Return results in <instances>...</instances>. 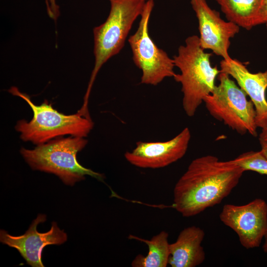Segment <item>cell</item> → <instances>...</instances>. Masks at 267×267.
I'll return each instance as SVG.
<instances>
[{
  "mask_svg": "<svg viewBox=\"0 0 267 267\" xmlns=\"http://www.w3.org/2000/svg\"><path fill=\"white\" fill-rule=\"evenodd\" d=\"M245 171L232 162L208 155L193 160L174 188L175 208L190 217L220 203L237 185Z\"/></svg>",
  "mask_w": 267,
  "mask_h": 267,
  "instance_id": "obj_1",
  "label": "cell"
},
{
  "mask_svg": "<svg viewBox=\"0 0 267 267\" xmlns=\"http://www.w3.org/2000/svg\"><path fill=\"white\" fill-rule=\"evenodd\" d=\"M212 55L201 47L199 36L192 35L185 39L184 44L179 46L178 54L173 58L175 67L180 71L173 78L181 86L182 107L189 117L195 115L216 86L215 80L221 70L212 66Z\"/></svg>",
  "mask_w": 267,
  "mask_h": 267,
  "instance_id": "obj_2",
  "label": "cell"
},
{
  "mask_svg": "<svg viewBox=\"0 0 267 267\" xmlns=\"http://www.w3.org/2000/svg\"><path fill=\"white\" fill-rule=\"evenodd\" d=\"M87 143L84 137L71 136L39 144L33 149L22 147L20 153L33 170L53 174L67 185L73 186L86 175L103 181V175L85 168L77 160V153Z\"/></svg>",
  "mask_w": 267,
  "mask_h": 267,
  "instance_id": "obj_3",
  "label": "cell"
},
{
  "mask_svg": "<svg viewBox=\"0 0 267 267\" xmlns=\"http://www.w3.org/2000/svg\"><path fill=\"white\" fill-rule=\"evenodd\" d=\"M8 91L23 99L33 112L30 122L22 120L16 125L15 129L20 133V138L23 141L39 145L65 135L85 137L93 127L91 118L78 112L65 115L54 109L46 100L41 105H35L27 94L15 87H12Z\"/></svg>",
  "mask_w": 267,
  "mask_h": 267,
  "instance_id": "obj_4",
  "label": "cell"
},
{
  "mask_svg": "<svg viewBox=\"0 0 267 267\" xmlns=\"http://www.w3.org/2000/svg\"><path fill=\"white\" fill-rule=\"evenodd\" d=\"M110 10L105 21L93 30L95 57L93 68L83 106L88 100L95 78L103 65L118 54L136 19L140 16L148 0H109Z\"/></svg>",
  "mask_w": 267,
  "mask_h": 267,
  "instance_id": "obj_5",
  "label": "cell"
},
{
  "mask_svg": "<svg viewBox=\"0 0 267 267\" xmlns=\"http://www.w3.org/2000/svg\"><path fill=\"white\" fill-rule=\"evenodd\" d=\"M219 84L203 102L210 114L241 134L257 136L256 112L246 92L227 74L222 72Z\"/></svg>",
  "mask_w": 267,
  "mask_h": 267,
  "instance_id": "obj_6",
  "label": "cell"
},
{
  "mask_svg": "<svg viewBox=\"0 0 267 267\" xmlns=\"http://www.w3.org/2000/svg\"><path fill=\"white\" fill-rule=\"evenodd\" d=\"M154 6L153 0L146 1L137 30L130 36L128 42L133 61L142 72L140 83L156 86L166 78L174 77L176 73L173 58L157 46L149 33L148 24Z\"/></svg>",
  "mask_w": 267,
  "mask_h": 267,
  "instance_id": "obj_7",
  "label": "cell"
},
{
  "mask_svg": "<svg viewBox=\"0 0 267 267\" xmlns=\"http://www.w3.org/2000/svg\"><path fill=\"white\" fill-rule=\"evenodd\" d=\"M220 219L236 232L243 247H258L267 230V203L256 198L243 205L225 204Z\"/></svg>",
  "mask_w": 267,
  "mask_h": 267,
  "instance_id": "obj_8",
  "label": "cell"
},
{
  "mask_svg": "<svg viewBox=\"0 0 267 267\" xmlns=\"http://www.w3.org/2000/svg\"><path fill=\"white\" fill-rule=\"evenodd\" d=\"M190 4L198 20L201 47L211 50L226 61L231 60L228 52L230 40L239 32L240 27L222 19L206 0H190Z\"/></svg>",
  "mask_w": 267,
  "mask_h": 267,
  "instance_id": "obj_9",
  "label": "cell"
},
{
  "mask_svg": "<svg viewBox=\"0 0 267 267\" xmlns=\"http://www.w3.org/2000/svg\"><path fill=\"white\" fill-rule=\"evenodd\" d=\"M191 138L188 128L165 141H138L135 147L124 154L131 165L142 169H159L178 161L185 154Z\"/></svg>",
  "mask_w": 267,
  "mask_h": 267,
  "instance_id": "obj_10",
  "label": "cell"
},
{
  "mask_svg": "<svg viewBox=\"0 0 267 267\" xmlns=\"http://www.w3.org/2000/svg\"><path fill=\"white\" fill-rule=\"evenodd\" d=\"M46 220L45 215L39 214L26 232L18 236L10 235L5 230L1 229L0 241L17 249L30 266L44 267L42 257L44 247L49 245H60L67 240V234L58 227L55 222H52L51 228L47 232L38 231V225L44 222Z\"/></svg>",
  "mask_w": 267,
  "mask_h": 267,
  "instance_id": "obj_11",
  "label": "cell"
},
{
  "mask_svg": "<svg viewBox=\"0 0 267 267\" xmlns=\"http://www.w3.org/2000/svg\"><path fill=\"white\" fill-rule=\"evenodd\" d=\"M221 72L232 77L237 85L250 98L256 112V122L258 128L267 126V69L256 73L250 72L245 65L237 59L220 62Z\"/></svg>",
  "mask_w": 267,
  "mask_h": 267,
  "instance_id": "obj_12",
  "label": "cell"
},
{
  "mask_svg": "<svg viewBox=\"0 0 267 267\" xmlns=\"http://www.w3.org/2000/svg\"><path fill=\"white\" fill-rule=\"evenodd\" d=\"M204 230L192 225L182 229L175 242L170 244L169 265L172 267H195L203 263L206 254L201 243Z\"/></svg>",
  "mask_w": 267,
  "mask_h": 267,
  "instance_id": "obj_13",
  "label": "cell"
},
{
  "mask_svg": "<svg viewBox=\"0 0 267 267\" xmlns=\"http://www.w3.org/2000/svg\"><path fill=\"white\" fill-rule=\"evenodd\" d=\"M227 21L249 31L261 25V12L266 0H215Z\"/></svg>",
  "mask_w": 267,
  "mask_h": 267,
  "instance_id": "obj_14",
  "label": "cell"
},
{
  "mask_svg": "<svg viewBox=\"0 0 267 267\" xmlns=\"http://www.w3.org/2000/svg\"><path fill=\"white\" fill-rule=\"evenodd\" d=\"M169 234L162 231L153 236L150 240L143 239L132 234L129 238L138 240L145 243L148 247L146 256L138 254L133 260L131 265L133 267H166L169 265L170 243Z\"/></svg>",
  "mask_w": 267,
  "mask_h": 267,
  "instance_id": "obj_15",
  "label": "cell"
},
{
  "mask_svg": "<svg viewBox=\"0 0 267 267\" xmlns=\"http://www.w3.org/2000/svg\"><path fill=\"white\" fill-rule=\"evenodd\" d=\"M231 160L245 171H252L267 175V159L261 150L248 151Z\"/></svg>",
  "mask_w": 267,
  "mask_h": 267,
  "instance_id": "obj_16",
  "label": "cell"
},
{
  "mask_svg": "<svg viewBox=\"0 0 267 267\" xmlns=\"http://www.w3.org/2000/svg\"><path fill=\"white\" fill-rule=\"evenodd\" d=\"M50 10L53 16V19L56 20L59 14V7L56 3V0H48Z\"/></svg>",
  "mask_w": 267,
  "mask_h": 267,
  "instance_id": "obj_17",
  "label": "cell"
},
{
  "mask_svg": "<svg viewBox=\"0 0 267 267\" xmlns=\"http://www.w3.org/2000/svg\"><path fill=\"white\" fill-rule=\"evenodd\" d=\"M261 24H265L267 30V0H266L261 12Z\"/></svg>",
  "mask_w": 267,
  "mask_h": 267,
  "instance_id": "obj_18",
  "label": "cell"
},
{
  "mask_svg": "<svg viewBox=\"0 0 267 267\" xmlns=\"http://www.w3.org/2000/svg\"><path fill=\"white\" fill-rule=\"evenodd\" d=\"M262 129V132L259 135V141L267 142V126Z\"/></svg>",
  "mask_w": 267,
  "mask_h": 267,
  "instance_id": "obj_19",
  "label": "cell"
},
{
  "mask_svg": "<svg viewBox=\"0 0 267 267\" xmlns=\"http://www.w3.org/2000/svg\"><path fill=\"white\" fill-rule=\"evenodd\" d=\"M261 146V151L264 156L267 159V142L263 141H260Z\"/></svg>",
  "mask_w": 267,
  "mask_h": 267,
  "instance_id": "obj_20",
  "label": "cell"
},
{
  "mask_svg": "<svg viewBox=\"0 0 267 267\" xmlns=\"http://www.w3.org/2000/svg\"><path fill=\"white\" fill-rule=\"evenodd\" d=\"M264 239H265V242L263 245V249L264 252L265 253L267 254V230L265 233Z\"/></svg>",
  "mask_w": 267,
  "mask_h": 267,
  "instance_id": "obj_21",
  "label": "cell"
},
{
  "mask_svg": "<svg viewBox=\"0 0 267 267\" xmlns=\"http://www.w3.org/2000/svg\"><path fill=\"white\" fill-rule=\"evenodd\" d=\"M45 4H46V10L47 12V13L49 16L50 18L53 19V16L50 10L49 4H48V0H45Z\"/></svg>",
  "mask_w": 267,
  "mask_h": 267,
  "instance_id": "obj_22",
  "label": "cell"
}]
</instances>
